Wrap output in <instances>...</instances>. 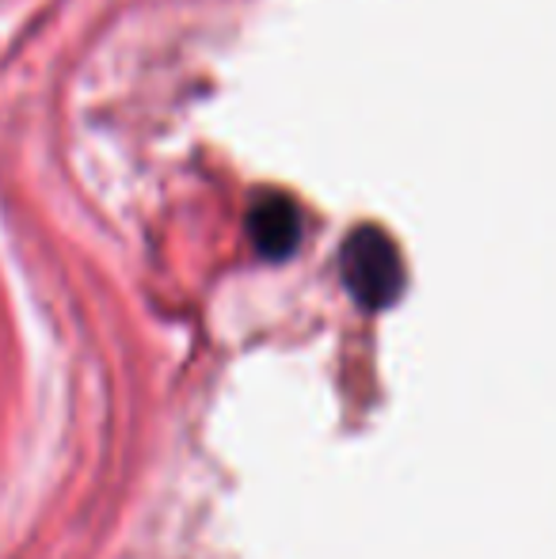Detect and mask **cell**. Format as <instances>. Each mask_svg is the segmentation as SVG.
Returning a JSON list of instances; mask_svg holds the SVG:
<instances>
[{
  "instance_id": "1",
  "label": "cell",
  "mask_w": 556,
  "mask_h": 559,
  "mask_svg": "<svg viewBox=\"0 0 556 559\" xmlns=\"http://www.w3.org/2000/svg\"><path fill=\"white\" fill-rule=\"evenodd\" d=\"M340 271H343V286L355 297V305H363L370 312L389 309L404 294L401 251H397L393 236L386 228H374V225L355 228L340 248Z\"/></svg>"
},
{
  "instance_id": "2",
  "label": "cell",
  "mask_w": 556,
  "mask_h": 559,
  "mask_svg": "<svg viewBox=\"0 0 556 559\" xmlns=\"http://www.w3.org/2000/svg\"><path fill=\"white\" fill-rule=\"evenodd\" d=\"M248 236H252L256 251H260L263 259H271V263L289 259L305 236V222H301L297 202L279 191L256 194L252 206H248Z\"/></svg>"
}]
</instances>
